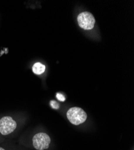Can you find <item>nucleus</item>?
<instances>
[{
  "label": "nucleus",
  "instance_id": "f257e3e1",
  "mask_svg": "<svg viewBox=\"0 0 134 150\" xmlns=\"http://www.w3.org/2000/svg\"><path fill=\"white\" fill-rule=\"evenodd\" d=\"M67 117L72 124L78 126L86 121L87 115L86 112L79 107H73L67 112Z\"/></svg>",
  "mask_w": 134,
  "mask_h": 150
},
{
  "label": "nucleus",
  "instance_id": "f03ea898",
  "mask_svg": "<svg viewBox=\"0 0 134 150\" xmlns=\"http://www.w3.org/2000/svg\"><path fill=\"white\" fill-rule=\"evenodd\" d=\"M51 138L45 133L40 132L35 134L33 137V144L37 150H45L50 146Z\"/></svg>",
  "mask_w": 134,
  "mask_h": 150
},
{
  "label": "nucleus",
  "instance_id": "7ed1b4c3",
  "mask_svg": "<svg viewBox=\"0 0 134 150\" xmlns=\"http://www.w3.org/2000/svg\"><path fill=\"white\" fill-rule=\"evenodd\" d=\"M79 26L85 30H90L94 28L95 19L93 15L88 11L79 13L77 18Z\"/></svg>",
  "mask_w": 134,
  "mask_h": 150
},
{
  "label": "nucleus",
  "instance_id": "20e7f679",
  "mask_svg": "<svg viewBox=\"0 0 134 150\" xmlns=\"http://www.w3.org/2000/svg\"><path fill=\"white\" fill-rule=\"evenodd\" d=\"M16 126V122L10 117H4L0 120V133L3 135L14 132Z\"/></svg>",
  "mask_w": 134,
  "mask_h": 150
},
{
  "label": "nucleus",
  "instance_id": "39448f33",
  "mask_svg": "<svg viewBox=\"0 0 134 150\" xmlns=\"http://www.w3.org/2000/svg\"><path fill=\"white\" fill-rule=\"evenodd\" d=\"M45 71V66L40 62H36L33 66V71L35 74H41Z\"/></svg>",
  "mask_w": 134,
  "mask_h": 150
},
{
  "label": "nucleus",
  "instance_id": "423d86ee",
  "mask_svg": "<svg viewBox=\"0 0 134 150\" xmlns=\"http://www.w3.org/2000/svg\"><path fill=\"white\" fill-rule=\"evenodd\" d=\"M56 97H57V98L58 100H60V102H64V101H65V100H66L65 96L63 94H60V93H57V95H56Z\"/></svg>",
  "mask_w": 134,
  "mask_h": 150
},
{
  "label": "nucleus",
  "instance_id": "0eeeda50",
  "mask_svg": "<svg viewBox=\"0 0 134 150\" xmlns=\"http://www.w3.org/2000/svg\"><path fill=\"white\" fill-rule=\"evenodd\" d=\"M50 104H51V106H52V108H54V109H58L59 108V105L57 103V102H55L54 100L51 101Z\"/></svg>",
  "mask_w": 134,
  "mask_h": 150
},
{
  "label": "nucleus",
  "instance_id": "6e6552de",
  "mask_svg": "<svg viewBox=\"0 0 134 150\" xmlns=\"http://www.w3.org/2000/svg\"><path fill=\"white\" fill-rule=\"evenodd\" d=\"M0 150H5L4 148H3L2 147H0Z\"/></svg>",
  "mask_w": 134,
  "mask_h": 150
}]
</instances>
